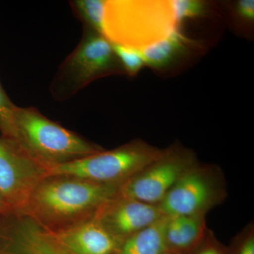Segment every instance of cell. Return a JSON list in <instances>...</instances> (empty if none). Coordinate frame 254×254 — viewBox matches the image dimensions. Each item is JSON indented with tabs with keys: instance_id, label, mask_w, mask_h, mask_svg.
I'll list each match as a JSON object with an SVG mask.
<instances>
[{
	"instance_id": "8992f818",
	"label": "cell",
	"mask_w": 254,
	"mask_h": 254,
	"mask_svg": "<svg viewBox=\"0 0 254 254\" xmlns=\"http://www.w3.org/2000/svg\"><path fill=\"white\" fill-rule=\"evenodd\" d=\"M197 162L191 150L172 145L160 158L122 184L118 196L158 205L179 179Z\"/></svg>"
},
{
	"instance_id": "5bb4252c",
	"label": "cell",
	"mask_w": 254,
	"mask_h": 254,
	"mask_svg": "<svg viewBox=\"0 0 254 254\" xmlns=\"http://www.w3.org/2000/svg\"><path fill=\"white\" fill-rule=\"evenodd\" d=\"M174 24L180 27L188 18L200 17L206 13V4L198 0H173L168 1Z\"/></svg>"
},
{
	"instance_id": "5b68a950",
	"label": "cell",
	"mask_w": 254,
	"mask_h": 254,
	"mask_svg": "<svg viewBox=\"0 0 254 254\" xmlns=\"http://www.w3.org/2000/svg\"><path fill=\"white\" fill-rule=\"evenodd\" d=\"M223 175L217 167H190L158 205L165 216L205 215L226 197Z\"/></svg>"
},
{
	"instance_id": "4fadbf2b",
	"label": "cell",
	"mask_w": 254,
	"mask_h": 254,
	"mask_svg": "<svg viewBox=\"0 0 254 254\" xmlns=\"http://www.w3.org/2000/svg\"><path fill=\"white\" fill-rule=\"evenodd\" d=\"M71 8L84 27H88L104 36V21L106 1L104 0H75L70 1Z\"/></svg>"
},
{
	"instance_id": "6da1fadb",
	"label": "cell",
	"mask_w": 254,
	"mask_h": 254,
	"mask_svg": "<svg viewBox=\"0 0 254 254\" xmlns=\"http://www.w3.org/2000/svg\"><path fill=\"white\" fill-rule=\"evenodd\" d=\"M14 122L17 144L45 168L103 150L47 118L34 108L16 106Z\"/></svg>"
},
{
	"instance_id": "7a4b0ae2",
	"label": "cell",
	"mask_w": 254,
	"mask_h": 254,
	"mask_svg": "<svg viewBox=\"0 0 254 254\" xmlns=\"http://www.w3.org/2000/svg\"><path fill=\"white\" fill-rule=\"evenodd\" d=\"M165 149L134 140L108 151L46 168V177H64L122 185L163 155Z\"/></svg>"
},
{
	"instance_id": "e0dca14e",
	"label": "cell",
	"mask_w": 254,
	"mask_h": 254,
	"mask_svg": "<svg viewBox=\"0 0 254 254\" xmlns=\"http://www.w3.org/2000/svg\"><path fill=\"white\" fill-rule=\"evenodd\" d=\"M237 14L242 19L247 21H254V0H240L236 4Z\"/></svg>"
},
{
	"instance_id": "9c48e42d",
	"label": "cell",
	"mask_w": 254,
	"mask_h": 254,
	"mask_svg": "<svg viewBox=\"0 0 254 254\" xmlns=\"http://www.w3.org/2000/svg\"><path fill=\"white\" fill-rule=\"evenodd\" d=\"M53 233L60 245L73 254H112L118 245V237L98 220Z\"/></svg>"
},
{
	"instance_id": "2e32d148",
	"label": "cell",
	"mask_w": 254,
	"mask_h": 254,
	"mask_svg": "<svg viewBox=\"0 0 254 254\" xmlns=\"http://www.w3.org/2000/svg\"><path fill=\"white\" fill-rule=\"evenodd\" d=\"M112 46L123 71L127 74L135 76L144 67V62L137 48L113 43Z\"/></svg>"
},
{
	"instance_id": "ac0fdd59",
	"label": "cell",
	"mask_w": 254,
	"mask_h": 254,
	"mask_svg": "<svg viewBox=\"0 0 254 254\" xmlns=\"http://www.w3.org/2000/svg\"><path fill=\"white\" fill-rule=\"evenodd\" d=\"M240 254H254V234L251 233L242 244Z\"/></svg>"
},
{
	"instance_id": "52a82bcc",
	"label": "cell",
	"mask_w": 254,
	"mask_h": 254,
	"mask_svg": "<svg viewBox=\"0 0 254 254\" xmlns=\"http://www.w3.org/2000/svg\"><path fill=\"white\" fill-rule=\"evenodd\" d=\"M46 168L14 142L0 138V193L10 204L27 207Z\"/></svg>"
},
{
	"instance_id": "ba28073f",
	"label": "cell",
	"mask_w": 254,
	"mask_h": 254,
	"mask_svg": "<svg viewBox=\"0 0 254 254\" xmlns=\"http://www.w3.org/2000/svg\"><path fill=\"white\" fill-rule=\"evenodd\" d=\"M100 208L102 213L98 220L117 237L127 238L165 216L158 205L118 195Z\"/></svg>"
},
{
	"instance_id": "9a60e30c",
	"label": "cell",
	"mask_w": 254,
	"mask_h": 254,
	"mask_svg": "<svg viewBox=\"0 0 254 254\" xmlns=\"http://www.w3.org/2000/svg\"><path fill=\"white\" fill-rule=\"evenodd\" d=\"M16 106L11 101L0 83V131L3 138L17 144V136L14 122V112Z\"/></svg>"
},
{
	"instance_id": "30bf717a",
	"label": "cell",
	"mask_w": 254,
	"mask_h": 254,
	"mask_svg": "<svg viewBox=\"0 0 254 254\" xmlns=\"http://www.w3.org/2000/svg\"><path fill=\"white\" fill-rule=\"evenodd\" d=\"M190 40L180 31V28H172L165 36L137 48L145 66L160 69L175 63L188 51Z\"/></svg>"
},
{
	"instance_id": "277c9868",
	"label": "cell",
	"mask_w": 254,
	"mask_h": 254,
	"mask_svg": "<svg viewBox=\"0 0 254 254\" xmlns=\"http://www.w3.org/2000/svg\"><path fill=\"white\" fill-rule=\"evenodd\" d=\"M66 178L41 182L28 206L48 218H67L100 208L118 195L121 185Z\"/></svg>"
},
{
	"instance_id": "8fae6325",
	"label": "cell",
	"mask_w": 254,
	"mask_h": 254,
	"mask_svg": "<svg viewBox=\"0 0 254 254\" xmlns=\"http://www.w3.org/2000/svg\"><path fill=\"white\" fill-rule=\"evenodd\" d=\"M206 231L204 215L167 216L165 225L166 247L190 248L203 237Z\"/></svg>"
},
{
	"instance_id": "3957f363",
	"label": "cell",
	"mask_w": 254,
	"mask_h": 254,
	"mask_svg": "<svg viewBox=\"0 0 254 254\" xmlns=\"http://www.w3.org/2000/svg\"><path fill=\"white\" fill-rule=\"evenodd\" d=\"M122 71L111 42L84 27L79 44L58 68L50 91L55 100L68 99L95 80Z\"/></svg>"
},
{
	"instance_id": "d6986e66",
	"label": "cell",
	"mask_w": 254,
	"mask_h": 254,
	"mask_svg": "<svg viewBox=\"0 0 254 254\" xmlns=\"http://www.w3.org/2000/svg\"><path fill=\"white\" fill-rule=\"evenodd\" d=\"M161 254H165V252H163V253Z\"/></svg>"
},
{
	"instance_id": "7c38bea8",
	"label": "cell",
	"mask_w": 254,
	"mask_h": 254,
	"mask_svg": "<svg viewBox=\"0 0 254 254\" xmlns=\"http://www.w3.org/2000/svg\"><path fill=\"white\" fill-rule=\"evenodd\" d=\"M167 216L127 237L121 254H161L166 250L165 225Z\"/></svg>"
}]
</instances>
